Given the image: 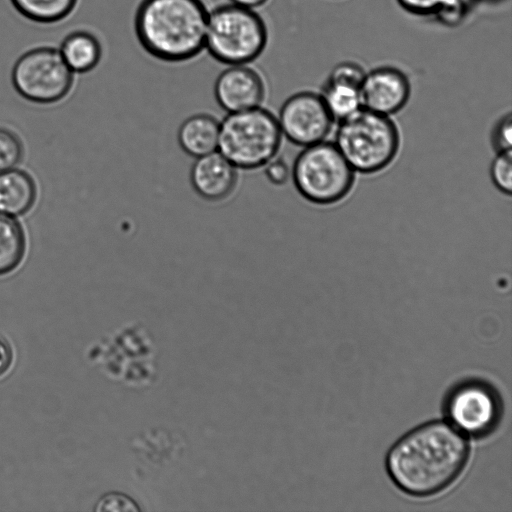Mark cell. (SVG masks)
Wrapping results in <instances>:
<instances>
[{
	"instance_id": "obj_15",
	"label": "cell",
	"mask_w": 512,
	"mask_h": 512,
	"mask_svg": "<svg viewBox=\"0 0 512 512\" xmlns=\"http://www.w3.org/2000/svg\"><path fill=\"white\" fill-rule=\"evenodd\" d=\"M67 66L75 73H86L100 63L103 47L100 39L90 30L69 32L58 47Z\"/></svg>"
},
{
	"instance_id": "obj_22",
	"label": "cell",
	"mask_w": 512,
	"mask_h": 512,
	"mask_svg": "<svg viewBox=\"0 0 512 512\" xmlns=\"http://www.w3.org/2000/svg\"><path fill=\"white\" fill-rule=\"evenodd\" d=\"M491 142L496 152L511 149L512 144V117L510 113L502 116L495 124Z\"/></svg>"
},
{
	"instance_id": "obj_6",
	"label": "cell",
	"mask_w": 512,
	"mask_h": 512,
	"mask_svg": "<svg viewBox=\"0 0 512 512\" xmlns=\"http://www.w3.org/2000/svg\"><path fill=\"white\" fill-rule=\"evenodd\" d=\"M291 177L305 200L326 206L340 202L350 193L355 171L334 143L323 140L304 147L297 155Z\"/></svg>"
},
{
	"instance_id": "obj_13",
	"label": "cell",
	"mask_w": 512,
	"mask_h": 512,
	"mask_svg": "<svg viewBox=\"0 0 512 512\" xmlns=\"http://www.w3.org/2000/svg\"><path fill=\"white\" fill-rule=\"evenodd\" d=\"M365 74L353 62H343L334 67L321 95L334 120H340L361 107L360 87Z\"/></svg>"
},
{
	"instance_id": "obj_19",
	"label": "cell",
	"mask_w": 512,
	"mask_h": 512,
	"mask_svg": "<svg viewBox=\"0 0 512 512\" xmlns=\"http://www.w3.org/2000/svg\"><path fill=\"white\" fill-rule=\"evenodd\" d=\"M491 179L499 191L510 195L512 190V151L511 149L496 152L491 163Z\"/></svg>"
},
{
	"instance_id": "obj_23",
	"label": "cell",
	"mask_w": 512,
	"mask_h": 512,
	"mask_svg": "<svg viewBox=\"0 0 512 512\" xmlns=\"http://www.w3.org/2000/svg\"><path fill=\"white\" fill-rule=\"evenodd\" d=\"M267 180L275 186L285 185L291 177V169L287 162L280 157H274L263 166Z\"/></svg>"
},
{
	"instance_id": "obj_25",
	"label": "cell",
	"mask_w": 512,
	"mask_h": 512,
	"mask_svg": "<svg viewBox=\"0 0 512 512\" xmlns=\"http://www.w3.org/2000/svg\"><path fill=\"white\" fill-rule=\"evenodd\" d=\"M12 351L10 346L0 339V376L3 375L11 366Z\"/></svg>"
},
{
	"instance_id": "obj_24",
	"label": "cell",
	"mask_w": 512,
	"mask_h": 512,
	"mask_svg": "<svg viewBox=\"0 0 512 512\" xmlns=\"http://www.w3.org/2000/svg\"><path fill=\"white\" fill-rule=\"evenodd\" d=\"M445 0H398L403 8L412 13L426 15L437 12Z\"/></svg>"
},
{
	"instance_id": "obj_8",
	"label": "cell",
	"mask_w": 512,
	"mask_h": 512,
	"mask_svg": "<svg viewBox=\"0 0 512 512\" xmlns=\"http://www.w3.org/2000/svg\"><path fill=\"white\" fill-rule=\"evenodd\" d=\"M445 409L451 425L460 433L481 437L495 428L501 403L487 384L469 381L450 392Z\"/></svg>"
},
{
	"instance_id": "obj_21",
	"label": "cell",
	"mask_w": 512,
	"mask_h": 512,
	"mask_svg": "<svg viewBox=\"0 0 512 512\" xmlns=\"http://www.w3.org/2000/svg\"><path fill=\"white\" fill-rule=\"evenodd\" d=\"M94 510L97 512H137L140 511V507L129 495L121 492H109L97 501Z\"/></svg>"
},
{
	"instance_id": "obj_17",
	"label": "cell",
	"mask_w": 512,
	"mask_h": 512,
	"mask_svg": "<svg viewBox=\"0 0 512 512\" xmlns=\"http://www.w3.org/2000/svg\"><path fill=\"white\" fill-rule=\"evenodd\" d=\"M16 11L39 24H55L67 19L79 0H10Z\"/></svg>"
},
{
	"instance_id": "obj_2",
	"label": "cell",
	"mask_w": 512,
	"mask_h": 512,
	"mask_svg": "<svg viewBox=\"0 0 512 512\" xmlns=\"http://www.w3.org/2000/svg\"><path fill=\"white\" fill-rule=\"evenodd\" d=\"M208 16L203 0H141L134 15V32L153 58L186 62L205 49Z\"/></svg>"
},
{
	"instance_id": "obj_7",
	"label": "cell",
	"mask_w": 512,
	"mask_h": 512,
	"mask_svg": "<svg viewBox=\"0 0 512 512\" xmlns=\"http://www.w3.org/2000/svg\"><path fill=\"white\" fill-rule=\"evenodd\" d=\"M11 80L16 92L24 99L50 104L70 93L75 73L63 60L58 47L39 45L19 56L13 65Z\"/></svg>"
},
{
	"instance_id": "obj_10",
	"label": "cell",
	"mask_w": 512,
	"mask_h": 512,
	"mask_svg": "<svg viewBox=\"0 0 512 512\" xmlns=\"http://www.w3.org/2000/svg\"><path fill=\"white\" fill-rule=\"evenodd\" d=\"M214 97L227 113L249 110L262 106L266 84L248 64L229 65L215 80Z\"/></svg>"
},
{
	"instance_id": "obj_16",
	"label": "cell",
	"mask_w": 512,
	"mask_h": 512,
	"mask_svg": "<svg viewBox=\"0 0 512 512\" xmlns=\"http://www.w3.org/2000/svg\"><path fill=\"white\" fill-rule=\"evenodd\" d=\"M35 199V182L28 173L16 168L0 172V213L11 217L23 215Z\"/></svg>"
},
{
	"instance_id": "obj_18",
	"label": "cell",
	"mask_w": 512,
	"mask_h": 512,
	"mask_svg": "<svg viewBox=\"0 0 512 512\" xmlns=\"http://www.w3.org/2000/svg\"><path fill=\"white\" fill-rule=\"evenodd\" d=\"M25 253V237L20 224L0 213V276L15 270Z\"/></svg>"
},
{
	"instance_id": "obj_1",
	"label": "cell",
	"mask_w": 512,
	"mask_h": 512,
	"mask_svg": "<svg viewBox=\"0 0 512 512\" xmlns=\"http://www.w3.org/2000/svg\"><path fill=\"white\" fill-rule=\"evenodd\" d=\"M468 455V443L462 433L450 423L432 421L400 438L387 454L386 467L402 491L429 496L459 476Z\"/></svg>"
},
{
	"instance_id": "obj_26",
	"label": "cell",
	"mask_w": 512,
	"mask_h": 512,
	"mask_svg": "<svg viewBox=\"0 0 512 512\" xmlns=\"http://www.w3.org/2000/svg\"><path fill=\"white\" fill-rule=\"evenodd\" d=\"M229 1L231 3L249 7L252 9L258 8L268 2V0H229Z\"/></svg>"
},
{
	"instance_id": "obj_20",
	"label": "cell",
	"mask_w": 512,
	"mask_h": 512,
	"mask_svg": "<svg viewBox=\"0 0 512 512\" xmlns=\"http://www.w3.org/2000/svg\"><path fill=\"white\" fill-rule=\"evenodd\" d=\"M23 156L19 138L11 131L0 128V172L15 168Z\"/></svg>"
},
{
	"instance_id": "obj_4",
	"label": "cell",
	"mask_w": 512,
	"mask_h": 512,
	"mask_svg": "<svg viewBox=\"0 0 512 512\" xmlns=\"http://www.w3.org/2000/svg\"><path fill=\"white\" fill-rule=\"evenodd\" d=\"M282 138L277 117L260 106L225 116L217 151L239 170H255L278 155Z\"/></svg>"
},
{
	"instance_id": "obj_5",
	"label": "cell",
	"mask_w": 512,
	"mask_h": 512,
	"mask_svg": "<svg viewBox=\"0 0 512 512\" xmlns=\"http://www.w3.org/2000/svg\"><path fill=\"white\" fill-rule=\"evenodd\" d=\"M268 29L255 9L226 3L209 11L205 49L216 61L250 64L265 50Z\"/></svg>"
},
{
	"instance_id": "obj_14",
	"label": "cell",
	"mask_w": 512,
	"mask_h": 512,
	"mask_svg": "<svg viewBox=\"0 0 512 512\" xmlns=\"http://www.w3.org/2000/svg\"><path fill=\"white\" fill-rule=\"evenodd\" d=\"M220 121L208 113H197L186 118L179 126L177 139L181 149L198 158L218 149Z\"/></svg>"
},
{
	"instance_id": "obj_9",
	"label": "cell",
	"mask_w": 512,
	"mask_h": 512,
	"mask_svg": "<svg viewBox=\"0 0 512 512\" xmlns=\"http://www.w3.org/2000/svg\"><path fill=\"white\" fill-rule=\"evenodd\" d=\"M277 120L283 136L297 146L306 147L327 137L334 118L321 95L301 91L284 101Z\"/></svg>"
},
{
	"instance_id": "obj_11",
	"label": "cell",
	"mask_w": 512,
	"mask_h": 512,
	"mask_svg": "<svg viewBox=\"0 0 512 512\" xmlns=\"http://www.w3.org/2000/svg\"><path fill=\"white\" fill-rule=\"evenodd\" d=\"M410 93L409 79L402 71L380 67L364 76L360 87L361 106L390 116L405 107Z\"/></svg>"
},
{
	"instance_id": "obj_3",
	"label": "cell",
	"mask_w": 512,
	"mask_h": 512,
	"mask_svg": "<svg viewBox=\"0 0 512 512\" xmlns=\"http://www.w3.org/2000/svg\"><path fill=\"white\" fill-rule=\"evenodd\" d=\"M338 121L334 144L355 172L378 173L393 162L400 135L389 116L361 106Z\"/></svg>"
},
{
	"instance_id": "obj_12",
	"label": "cell",
	"mask_w": 512,
	"mask_h": 512,
	"mask_svg": "<svg viewBox=\"0 0 512 512\" xmlns=\"http://www.w3.org/2000/svg\"><path fill=\"white\" fill-rule=\"evenodd\" d=\"M238 168L220 152L195 158L190 169V183L196 194L208 202L228 199L239 182Z\"/></svg>"
}]
</instances>
